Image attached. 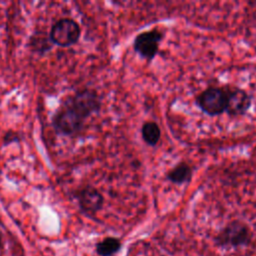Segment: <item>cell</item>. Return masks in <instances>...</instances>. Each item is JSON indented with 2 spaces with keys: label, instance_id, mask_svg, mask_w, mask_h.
Listing matches in <instances>:
<instances>
[{
  "label": "cell",
  "instance_id": "9c48e42d",
  "mask_svg": "<svg viewBox=\"0 0 256 256\" xmlns=\"http://www.w3.org/2000/svg\"><path fill=\"white\" fill-rule=\"evenodd\" d=\"M166 178L174 184L189 183L192 178V168L189 164L180 162L168 171Z\"/></svg>",
  "mask_w": 256,
  "mask_h": 256
},
{
  "label": "cell",
  "instance_id": "277c9868",
  "mask_svg": "<svg viewBox=\"0 0 256 256\" xmlns=\"http://www.w3.org/2000/svg\"><path fill=\"white\" fill-rule=\"evenodd\" d=\"M80 37V27L72 19L63 18L58 20L51 28L50 40L62 47L75 44Z\"/></svg>",
  "mask_w": 256,
  "mask_h": 256
},
{
  "label": "cell",
  "instance_id": "52a82bcc",
  "mask_svg": "<svg viewBox=\"0 0 256 256\" xmlns=\"http://www.w3.org/2000/svg\"><path fill=\"white\" fill-rule=\"evenodd\" d=\"M226 91L227 103L225 112L231 116H239L246 113L251 106V97L247 92L240 88H226Z\"/></svg>",
  "mask_w": 256,
  "mask_h": 256
},
{
  "label": "cell",
  "instance_id": "ba28073f",
  "mask_svg": "<svg viewBox=\"0 0 256 256\" xmlns=\"http://www.w3.org/2000/svg\"><path fill=\"white\" fill-rule=\"evenodd\" d=\"M75 196L81 210L87 214H95L102 208L104 203L102 194L91 186H86L80 189L76 192Z\"/></svg>",
  "mask_w": 256,
  "mask_h": 256
},
{
  "label": "cell",
  "instance_id": "3957f363",
  "mask_svg": "<svg viewBox=\"0 0 256 256\" xmlns=\"http://www.w3.org/2000/svg\"><path fill=\"white\" fill-rule=\"evenodd\" d=\"M66 105L69 106L83 120H85L93 113L100 110L101 101L96 91L91 89H83L72 96Z\"/></svg>",
  "mask_w": 256,
  "mask_h": 256
},
{
  "label": "cell",
  "instance_id": "8992f818",
  "mask_svg": "<svg viewBox=\"0 0 256 256\" xmlns=\"http://www.w3.org/2000/svg\"><path fill=\"white\" fill-rule=\"evenodd\" d=\"M83 123L84 120L66 104L53 117L55 130L64 135L70 136L78 133L82 129Z\"/></svg>",
  "mask_w": 256,
  "mask_h": 256
},
{
  "label": "cell",
  "instance_id": "6da1fadb",
  "mask_svg": "<svg viewBox=\"0 0 256 256\" xmlns=\"http://www.w3.org/2000/svg\"><path fill=\"white\" fill-rule=\"evenodd\" d=\"M251 240L249 227L240 221L228 223L215 237V242L221 247H240L247 245Z\"/></svg>",
  "mask_w": 256,
  "mask_h": 256
},
{
  "label": "cell",
  "instance_id": "5b68a950",
  "mask_svg": "<svg viewBox=\"0 0 256 256\" xmlns=\"http://www.w3.org/2000/svg\"><path fill=\"white\" fill-rule=\"evenodd\" d=\"M162 38L163 33L156 28L143 31L135 37L133 41V48L142 58L147 61H151L155 58L158 52Z\"/></svg>",
  "mask_w": 256,
  "mask_h": 256
},
{
  "label": "cell",
  "instance_id": "7a4b0ae2",
  "mask_svg": "<svg viewBox=\"0 0 256 256\" xmlns=\"http://www.w3.org/2000/svg\"><path fill=\"white\" fill-rule=\"evenodd\" d=\"M226 88L209 87L196 97L197 106L207 115L217 116L226 111Z\"/></svg>",
  "mask_w": 256,
  "mask_h": 256
},
{
  "label": "cell",
  "instance_id": "30bf717a",
  "mask_svg": "<svg viewBox=\"0 0 256 256\" xmlns=\"http://www.w3.org/2000/svg\"><path fill=\"white\" fill-rule=\"evenodd\" d=\"M141 135L147 145L155 146L161 138V130L157 123L147 121L141 127Z\"/></svg>",
  "mask_w": 256,
  "mask_h": 256
},
{
  "label": "cell",
  "instance_id": "8fae6325",
  "mask_svg": "<svg viewBox=\"0 0 256 256\" xmlns=\"http://www.w3.org/2000/svg\"><path fill=\"white\" fill-rule=\"evenodd\" d=\"M121 241L115 237H106L96 244V252L99 256H113L121 249Z\"/></svg>",
  "mask_w": 256,
  "mask_h": 256
},
{
  "label": "cell",
  "instance_id": "7c38bea8",
  "mask_svg": "<svg viewBox=\"0 0 256 256\" xmlns=\"http://www.w3.org/2000/svg\"><path fill=\"white\" fill-rule=\"evenodd\" d=\"M0 242H1V240H0Z\"/></svg>",
  "mask_w": 256,
  "mask_h": 256
}]
</instances>
